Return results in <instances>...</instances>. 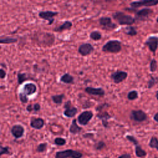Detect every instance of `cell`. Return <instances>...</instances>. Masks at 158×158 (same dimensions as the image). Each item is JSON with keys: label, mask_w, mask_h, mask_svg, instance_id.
<instances>
[{"label": "cell", "mask_w": 158, "mask_h": 158, "mask_svg": "<svg viewBox=\"0 0 158 158\" xmlns=\"http://www.w3.org/2000/svg\"><path fill=\"white\" fill-rule=\"evenodd\" d=\"M112 17L121 25H127L129 26L135 22V18L120 11H117L113 13Z\"/></svg>", "instance_id": "1"}, {"label": "cell", "mask_w": 158, "mask_h": 158, "mask_svg": "<svg viewBox=\"0 0 158 158\" xmlns=\"http://www.w3.org/2000/svg\"><path fill=\"white\" fill-rule=\"evenodd\" d=\"M35 40L38 45L43 46H50L55 41V36L53 34L49 33H40L36 35Z\"/></svg>", "instance_id": "2"}, {"label": "cell", "mask_w": 158, "mask_h": 158, "mask_svg": "<svg viewBox=\"0 0 158 158\" xmlns=\"http://www.w3.org/2000/svg\"><path fill=\"white\" fill-rule=\"evenodd\" d=\"M122 43L117 40L108 41L102 48V51L104 52L118 53L122 50Z\"/></svg>", "instance_id": "3"}, {"label": "cell", "mask_w": 158, "mask_h": 158, "mask_svg": "<svg viewBox=\"0 0 158 158\" xmlns=\"http://www.w3.org/2000/svg\"><path fill=\"white\" fill-rule=\"evenodd\" d=\"M82 153L73 149H65L56 152L55 158H81Z\"/></svg>", "instance_id": "4"}, {"label": "cell", "mask_w": 158, "mask_h": 158, "mask_svg": "<svg viewBox=\"0 0 158 158\" xmlns=\"http://www.w3.org/2000/svg\"><path fill=\"white\" fill-rule=\"evenodd\" d=\"M99 25L106 30H112L117 27V25L112 22L111 19L109 17H102L99 19Z\"/></svg>", "instance_id": "5"}, {"label": "cell", "mask_w": 158, "mask_h": 158, "mask_svg": "<svg viewBox=\"0 0 158 158\" xmlns=\"http://www.w3.org/2000/svg\"><path fill=\"white\" fill-rule=\"evenodd\" d=\"M130 119L136 122H142L145 121L148 117L147 114L142 110H132L130 112Z\"/></svg>", "instance_id": "6"}, {"label": "cell", "mask_w": 158, "mask_h": 158, "mask_svg": "<svg viewBox=\"0 0 158 158\" xmlns=\"http://www.w3.org/2000/svg\"><path fill=\"white\" fill-rule=\"evenodd\" d=\"M93 117V113L89 110L82 112L77 118L78 123L81 125H86Z\"/></svg>", "instance_id": "7"}, {"label": "cell", "mask_w": 158, "mask_h": 158, "mask_svg": "<svg viewBox=\"0 0 158 158\" xmlns=\"http://www.w3.org/2000/svg\"><path fill=\"white\" fill-rule=\"evenodd\" d=\"M158 4V0H143L138 1L131 2L130 5L132 8H138L143 6L149 7V6H154Z\"/></svg>", "instance_id": "8"}, {"label": "cell", "mask_w": 158, "mask_h": 158, "mask_svg": "<svg viewBox=\"0 0 158 158\" xmlns=\"http://www.w3.org/2000/svg\"><path fill=\"white\" fill-rule=\"evenodd\" d=\"M152 13V10L149 8H143L141 10H137L135 13V20L144 21L146 20L150 15Z\"/></svg>", "instance_id": "9"}, {"label": "cell", "mask_w": 158, "mask_h": 158, "mask_svg": "<svg viewBox=\"0 0 158 158\" xmlns=\"http://www.w3.org/2000/svg\"><path fill=\"white\" fill-rule=\"evenodd\" d=\"M58 14L57 12H54L51 10H46V11H41L38 14L39 17L48 22V25H51L54 21V17Z\"/></svg>", "instance_id": "10"}, {"label": "cell", "mask_w": 158, "mask_h": 158, "mask_svg": "<svg viewBox=\"0 0 158 158\" xmlns=\"http://www.w3.org/2000/svg\"><path fill=\"white\" fill-rule=\"evenodd\" d=\"M64 107L65 108V110L64 111V115L67 117H73L78 112L77 108L72 106L70 101H67V102H65Z\"/></svg>", "instance_id": "11"}, {"label": "cell", "mask_w": 158, "mask_h": 158, "mask_svg": "<svg viewBox=\"0 0 158 158\" xmlns=\"http://www.w3.org/2000/svg\"><path fill=\"white\" fill-rule=\"evenodd\" d=\"M144 43L151 52L155 53L158 48V37L156 36H150L147 38Z\"/></svg>", "instance_id": "12"}, {"label": "cell", "mask_w": 158, "mask_h": 158, "mask_svg": "<svg viewBox=\"0 0 158 158\" xmlns=\"http://www.w3.org/2000/svg\"><path fill=\"white\" fill-rule=\"evenodd\" d=\"M127 76L128 73L122 70H117L111 74L110 78L115 83L118 84L124 81L127 78Z\"/></svg>", "instance_id": "13"}, {"label": "cell", "mask_w": 158, "mask_h": 158, "mask_svg": "<svg viewBox=\"0 0 158 158\" xmlns=\"http://www.w3.org/2000/svg\"><path fill=\"white\" fill-rule=\"evenodd\" d=\"M94 50V47L88 43L81 44L78 49V52L83 56H86L91 54Z\"/></svg>", "instance_id": "14"}, {"label": "cell", "mask_w": 158, "mask_h": 158, "mask_svg": "<svg viewBox=\"0 0 158 158\" xmlns=\"http://www.w3.org/2000/svg\"><path fill=\"white\" fill-rule=\"evenodd\" d=\"M10 132L12 136L15 139H19L23 136L25 133V129L22 125L16 124L12 126L10 129Z\"/></svg>", "instance_id": "15"}, {"label": "cell", "mask_w": 158, "mask_h": 158, "mask_svg": "<svg viewBox=\"0 0 158 158\" xmlns=\"http://www.w3.org/2000/svg\"><path fill=\"white\" fill-rule=\"evenodd\" d=\"M30 125V127L34 129L40 130L44 125V120L41 117H31Z\"/></svg>", "instance_id": "16"}, {"label": "cell", "mask_w": 158, "mask_h": 158, "mask_svg": "<svg viewBox=\"0 0 158 158\" xmlns=\"http://www.w3.org/2000/svg\"><path fill=\"white\" fill-rule=\"evenodd\" d=\"M37 88L36 86L33 83H26L23 87L22 93L25 94L27 96L32 95L36 92Z\"/></svg>", "instance_id": "17"}, {"label": "cell", "mask_w": 158, "mask_h": 158, "mask_svg": "<svg viewBox=\"0 0 158 158\" xmlns=\"http://www.w3.org/2000/svg\"><path fill=\"white\" fill-rule=\"evenodd\" d=\"M85 91L91 95L104 96L105 95V91L102 88H93V87H86Z\"/></svg>", "instance_id": "18"}, {"label": "cell", "mask_w": 158, "mask_h": 158, "mask_svg": "<svg viewBox=\"0 0 158 158\" xmlns=\"http://www.w3.org/2000/svg\"><path fill=\"white\" fill-rule=\"evenodd\" d=\"M96 117H97L98 118H99L100 120H101L102 125H103L105 128H107V127H109L108 120L111 118V115H110L107 112H99V113L97 114Z\"/></svg>", "instance_id": "19"}, {"label": "cell", "mask_w": 158, "mask_h": 158, "mask_svg": "<svg viewBox=\"0 0 158 158\" xmlns=\"http://www.w3.org/2000/svg\"><path fill=\"white\" fill-rule=\"evenodd\" d=\"M72 27V23L70 21L67 20V21H65L60 25L55 27L53 30L56 32H62L67 30H70Z\"/></svg>", "instance_id": "20"}, {"label": "cell", "mask_w": 158, "mask_h": 158, "mask_svg": "<svg viewBox=\"0 0 158 158\" xmlns=\"http://www.w3.org/2000/svg\"><path fill=\"white\" fill-rule=\"evenodd\" d=\"M82 128L79 127L78 125V124L77 123V120L76 119H73L71 125L69 128V131L73 135H76L79 133L81 131Z\"/></svg>", "instance_id": "21"}, {"label": "cell", "mask_w": 158, "mask_h": 158, "mask_svg": "<svg viewBox=\"0 0 158 158\" xmlns=\"http://www.w3.org/2000/svg\"><path fill=\"white\" fill-rule=\"evenodd\" d=\"M60 81L66 84H72L74 83V78L69 73H66L60 77Z\"/></svg>", "instance_id": "22"}, {"label": "cell", "mask_w": 158, "mask_h": 158, "mask_svg": "<svg viewBox=\"0 0 158 158\" xmlns=\"http://www.w3.org/2000/svg\"><path fill=\"white\" fill-rule=\"evenodd\" d=\"M123 32L126 35H129V36H136L138 33L136 28L131 25L127 26L126 27H125L123 28Z\"/></svg>", "instance_id": "23"}, {"label": "cell", "mask_w": 158, "mask_h": 158, "mask_svg": "<svg viewBox=\"0 0 158 158\" xmlns=\"http://www.w3.org/2000/svg\"><path fill=\"white\" fill-rule=\"evenodd\" d=\"M64 97H65L64 94H56V95L52 96L51 99L55 104L60 105L62 104Z\"/></svg>", "instance_id": "24"}, {"label": "cell", "mask_w": 158, "mask_h": 158, "mask_svg": "<svg viewBox=\"0 0 158 158\" xmlns=\"http://www.w3.org/2000/svg\"><path fill=\"white\" fill-rule=\"evenodd\" d=\"M135 154L136 156L138 157H144L147 154L146 152L143 149L139 144L135 146Z\"/></svg>", "instance_id": "25"}, {"label": "cell", "mask_w": 158, "mask_h": 158, "mask_svg": "<svg viewBox=\"0 0 158 158\" xmlns=\"http://www.w3.org/2000/svg\"><path fill=\"white\" fill-rule=\"evenodd\" d=\"M41 109V106L39 103H35L33 104H29L27 106V110L28 112H32V111H35V112H37L39 111Z\"/></svg>", "instance_id": "26"}, {"label": "cell", "mask_w": 158, "mask_h": 158, "mask_svg": "<svg viewBox=\"0 0 158 158\" xmlns=\"http://www.w3.org/2000/svg\"><path fill=\"white\" fill-rule=\"evenodd\" d=\"M17 39L15 38L6 37L3 38H0V44H12L17 42Z\"/></svg>", "instance_id": "27"}, {"label": "cell", "mask_w": 158, "mask_h": 158, "mask_svg": "<svg viewBox=\"0 0 158 158\" xmlns=\"http://www.w3.org/2000/svg\"><path fill=\"white\" fill-rule=\"evenodd\" d=\"M89 37L91 40H93L94 41H98V40H101V38H102V35L99 31L96 30V31H92L90 33Z\"/></svg>", "instance_id": "28"}, {"label": "cell", "mask_w": 158, "mask_h": 158, "mask_svg": "<svg viewBox=\"0 0 158 158\" xmlns=\"http://www.w3.org/2000/svg\"><path fill=\"white\" fill-rule=\"evenodd\" d=\"M149 146L151 148L156 149L158 151V139L156 136H152L149 143Z\"/></svg>", "instance_id": "29"}, {"label": "cell", "mask_w": 158, "mask_h": 158, "mask_svg": "<svg viewBox=\"0 0 158 158\" xmlns=\"http://www.w3.org/2000/svg\"><path fill=\"white\" fill-rule=\"evenodd\" d=\"M138 98V93L136 90H131L127 94V98L129 100H135Z\"/></svg>", "instance_id": "30"}, {"label": "cell", "mask_w": 158, "mask_h": 158, "mask_svg": "<svg viewBox=\"0 0 158 158\" xmlns=\"http://www.w3.org/2000/svg\"><path fill=\"white\" fill-rule=\"evenodd\" d=\"M157 82H158V78L157 77H151L150 79L148 81V89L152 88L155 85L157 84Z\"/></svg>", "instance_id": "31"}, {"label": "cell", "mask_w": 158, "mask_h": 158, "mask_svg": "<svg viewBox=\"0 0 158 158\" xmlns=\"http://www.w3.org/2000/svg\"><path fill=\"white\" fill-rule=\"evenodd\" d=\"M47 147H48V144L46 143H42L38 145L36 150L38 152H40V153L44 152V151H46Z\"/></svg>", "instance_id": "32"}, {"label": "cell", "mask_w": 158, "mask_h": 158, "mask_svg": "<svg viewBox=\"0 0 158 158\" xmlns=\"http://www.w3.org/2000/svg\"><path fill=\"white\" fill-rule=\"evenodd\" d=\"M54 144L57 146H64L66 144V140L64 138L57 137L54 139Z\"/></svg>", "instance_id": "33"}, {"label": "cell", "mask_w": 158, "mask_h": 158, "mask_svg": "<svg viewBox=\"0 0 158 158\" xmlns=\"http://www.w3.org/2000/svg\"><path fill=\"white\" fill-rule=\"evenodd\" d=\"M3 154H10V151L9 147L7 146H3L0 143V157Z\"/></svg>", "instance_id": "34"}, {"label": "cell", "mask_w": 158, "mask_h": 158, "mask_svg": "<svg viewBox=\"0 0 158 158\" xmlns=\"http://www.w3.org/2000/svg\"><path fill=\"white\" fill-rule=\"evenodd\" d=\"M157 61L155 59H152L151 62H150V64H149V69L151 72H154L157 70Z\"/></svg>", "instance_id": "35"}, {"label": "cell", "mask_w": 158, "mask_h": 158, "mask_svg": "<svg viewBox=\"0 0 158 158\" xmlns=\"http://www.w3.org/2000/svg\"><path fill=\"white\" fill-rule=\"evenodd\" d=\"M27 80V76L25 73H19L17 74V80H18V83L22 84L23 81H25V80Z\"/></svg>", "instance_id": "36"}, {"label": "cell", "mask_w": 158, "mask_h": 158, "mask_svg": "<svg viewBox=\"0 0 158 158\" xmlns=\"http://www.w3.org/2000/svg\"><path fill=\"white\" fill-rule=\"evenodd\" d=\"M106 146V144L104 141H100L94 144V148L96 150H101Z\"/></svg>", "instance_id": "37"}, {"label": "cell", "mask_w": 158, "mask_h": 158, "mask_svg": "<svg viewBox=\"0 0 158 158\" xmlns=\"http://www.w3.org/2000/svg\"><path fill=\"white\" fill-rule=\"evenodd\" d=\"M126 138H127L128 141H130V142H131L135 146L139 144L138 140H137L133 136H132V135H127V136H126Z\"/></svg>", "instance_id": "38"}, {"label": "cell", "mask_w": 158, "mask_h": 158, "mask_svg": "<svg viewBox=\"0 0 158 158\" xmlns=\"http://www.w3.org/2000/svg\"><path fill=\"white\" fill-rule=\"evenodd\" d=\"M19 99L22 103H27L28 101V96H27L25 94H24L22 92L20 93V94H19Z\"/></svg>", "instance_id": "39"}, {"label": "cell", "mask_w": 158, "mask_h": 158, "mask_svg": "<svg viewBox=\"0 0 158 158\" xmlns=\"http://www.w3.org/2000/svg\"><path fill=\"white\" fill-rule=\"evenodd\" d=\"M109 106V104L108 103H102V104H101L99 105H98L96 107V110L99 112H102V110L105 108V107H107Z\"/></svg>", "instance_id": "40"}, {"label": "cell", "mask_w": 158, "mask_h": 158, "mask_svg": "<svg viewBox=\"0 0 158 158\" xmlns=\"http://www.w3.org/2000/svg\"><path fill=\"white\" fill-rule=\"evenodd\" d=\"M6 76V72L4 70L0 69V79H4Z\"/></svg>", "instance_id": "41"}, {"label": "cell", "mask_w": 158, "mask_h": 158, "mask_svg": "<svg viewBox=\"0 0 158 158\" xmlns=\"http://www.w3.org/2000/svg\"><path fill=\"white\" fill-rule=\"evenodd\" d=\"M85 138H93V133H86V134H84L83 136Z\"/></svg>", "instance_id": "42"}, {"label": "cell", "mask_w": 158, "mask_h": 158, "mask_svg": "<svg viewBox=\"0 0 158 158\" xmlns=\"http://www.w3.org/2000/svg\"><path fill=\"white\" fill-rule=\"evenodd\" d=\"M118 158H131L130 154H123L120 155Z\"/></svg>", "instance_id": "43"}, {"label": "cell", "mask_w": 158, "mask_h": 158, "mask_svg": "<svg viewBox=\"0 0 158 158\" xmlns=\"http://www.w3.org/2000/svg\"><path fill=\"white\" fill-rule=\"evenodd\" d=\"M153 118H154V120L156 122H158V112L156 113V114L154 115Z\"/></svg>", "instance_id": "44"}, {"label": "cell", "mask_w": 158, "mask_h": 158, "mask_svg": "<svg viewBox=\"0 0 158 158\" xmlns=\"http://www.w3.org/2000/svg\"><path fill=\"white\" fill-rule=\"evenodd\" d=\"M156 99H157V101H158V90L156 91Z\"/></svg>", "instance_id": "45"}, {"label": "cell", "mask_w": 158, "mask_h": 158, "mask_svg": "<svg viewBox=\"0 0 158 158\" xmlns=\"http://www.w3.org/2000/svg\"><path fill=\"white\" fill-rule=\"evenodd\" d=\"M156 22L158 23V17H157V19H156Z\"/></svg>", "instance_id": "46"}]
</instances>
